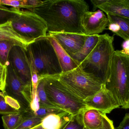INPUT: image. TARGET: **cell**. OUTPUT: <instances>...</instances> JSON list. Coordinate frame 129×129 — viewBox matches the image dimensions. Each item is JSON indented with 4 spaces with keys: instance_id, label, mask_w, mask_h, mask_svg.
<instances>
[{
    "instance_id": "1",
    "label": "cell",
    "mask_w": 129,
    "mask_h": 129,
    "mask_svg": "<svg viewBox=\"0 0 129 129\" xmlns=\"http://www.w3.org/2000/svg\"><path fill=\"white\" fill-rule=\"evenodd\" d=\"M30 11L44 20L48 34L58 33L84 34L81 20L85 12L89 11V6L82 0H49L43 1Z\"/></svg>"
},
{
    "instance_id": "2",
    "label": "cell",
    "mask_w": 129,
    "mask_h": 129,
    "mask_svg": "<svg viewBox=\"0 0 129 129\" xmlns=\"http://www.w3.org/2000/svg\"><path fill=\"white\" fill-rule=\"evenodd\" d=\"M26 50L31 73H37L39 80L62 73L59 62L48 35L29 44Z\"/></svg>"
},
{
    "instance_id": "3",
    "label": "cell",
    "mask_w": 129,
    "mask_h": 129,
    "mask_svg": "<svg viewBox=\"0 0 129 129\" xmlns=\"http://www.w3.org/2000/svg\"><path fill=\"white\" fill-rule=\"evenodd\" d=\"M114 37L106 33L99 35L96 46L79 66L85 72L93 76L105 85L110 75L114 53Z\"/></svg>"
},
{
    "instance_id": "4",
    "label": "cell",
    "mask_w": 129,
    "mask_h": 129,
    "mask_svg": "<svg viewBox=\"0 0 129 129\" xmlns=\"http://www.w3.org/2000/svg\"><path fill=\"white\" fill-rule=\"evenodd\" d=\"M106 88L113 94L120 107L129 103V55L122 50L114 51Z\"/></svg>"
},
{
    "instance_id": "5",
    "label": "cell",
    "mask_w": 129,
    "mask_h": 129,
    "mask_svg": "<svg viewBox=\"0 0 129 129\" xmlns=\"http://www.w3.org/2000/svg\"><path fill=\"white\" fill-rule=\"evenodd\" d=\"M61 84L73 95L84 101L101 90L103 83L79 67L57 75Z\"/></svg>"
},
{
    "instance_id": "6",
    "label": "cell",
    "mask_w": 129,
    "mask_h": 129,
    "mask_svg": "<svg viewBox=\"0 0 129 129\" xmlns=\"http://www.w3.org/2000/svg\"><path fill=\"white\" fill-rule=\"evenodd\" d=\"M57 75L43 78L48 100L55 107L72 116L79 114L87 108L84 101L70 93L61 84Z\"/></svg>"
},
{
    "instance_id": "7",
    "label": "cell",
    "mask_w": 129,
    "mask_h": 129,
    "mask_svg": "<svg viewBox=\"0 0 129 129\" xmlns=\"http://www.w3.org/2000/svg\"><path fill=\"white\" fill-rule=\"evenodd\" d=\"M11 22L14 29L31 42L47 35L46 23L31 11L20 10Z\"/></svg>"
},
{
    "instance_id": "8",
    "label": "cell",
    "mask_w": 129,
    "mask_h": 129,
    "mask_svg": "<svg viewBox=\"0 0 129 129\" xmlns=\"http://www.w3.org/2000/svg\"><path fill=\"white\" fill-rule=\"evenodd\" d=\"M17 101L20 106V111L30 110L32 101V86L25 84L16 74L10 64L7 66L6 85L4 92Z\"/></svg>"
},
{
    "instance_id": "9",
    "label": "cell",
    "mask_w": 129,
    "mask_h": 129,
    "mask_svg": "<svg viewBox=\"0 0 129 129\" xmlns=\"http://www.w3.org/2000/svg\"><path fill=\"white\" fill-rule=\"evenodd\" d=\"M8 62L20 79L26 85L31 86V71L26 50L16 45L9 54Z\"/></svg>"
},
{
    "instance_id": "10",
    "label": "cell",
    "mask_w": 129,
    "mask_h": 129,
    "mask_svg": "<svg viewBox=\"0 0 129 129\" xmlns=\"http://www.w3.org/2000/svg\"><path fill=\"white\" fill-rule=\"evenodd\" d=\"M87 108L98 110L102 113H110L114 109L120 107L113 94L103 85L100 91L84 100Z\"/></svg>"
},
{
    "instance_id": "11",
    "label": "cell",
    "mask_w": 129,
    "mask_h": 129,
    "mask_svg": "<svg viewBox=\"0 0 129 129\" xmlns=\"http://www.w3.org/2000/svg\"><path fill=\"white\" fill-rule=\"evenodd\" d=\"M108 24L107 16L100 10L85 12L81 20L83 32L86 36L99 35L104 32Z\"/></svg>"
},
{
    "instance_id": "12",
    "label": "cell",
    "mask_w": 129,
    "mask_h": 129,
    "mask_svg": "<svg viewBox=\"0 0 129 129\" xmlns=\"http://www.w3.org/2000/svg\"><path fill=\"white\" fill-rule=\"evenodd\" d=\"M54 38L70 56L78 52L84 45L85 35L70 33L47 34Z\"/></svg>"
},
{
    "instance_id": "13",
    "label": "cell",
    "mask_w": 129,
    "mask_h": 129,
    "mask_svg": "<svg viewBox=\"0 0 129 129\" xmlns=\"http://www.w3.org/2000/svg\"><path fill=\"white\" fill-rule=\"evenodd\" d=\"M98 8L107 14L129 19V0H107Z\"/></svg>"
},
{
    "instance_id": "14",
    "label": "cell",
    "mask_w": 129,
    "mask_h": 129,
    "mask_svg": "<svg viewBox=\"0 0 129 129\" xmlns=\"http://www.w3.org/2000/svg\"><path fill=\"white\" fill-rule=\"evenodd\" d=\"M7 40L26 49L31 42L19 34L13 27L11 21L0 23V41Z\"/></svg>"
},
{
    "instance_id": "15",
    "label": "cell",
    "mask_w": 129,
    "mask_h": 129,
    "mask_svg": "<svg viewBox=\"0 0 129 129\" xmlns=\"http://www.w3.org/2000/svg\"><path fill=\"white\" fill-rule=\"evenodd\" d=\"M109 21L108 29L124 41L129 40V19L107 14Z\"/></svg>"
},
{
    "instance_id": "16",
    "label": "cell",
    "mask_w": 129,
    "mask_h": 129,
    "mask_svg": "<svg viewBox=\"0 0 129 129\" xmlns=\"http://www.w3.org/2000/svg\"><path fill=\"white\" fill-rule=\"evenodd\" d=\"M79 114L85 129H95L101 125L106 114L95 109L86 108Z\"/></svg>"
},
{
    "instance_id": "17",
    "label": "cell",
    "mask_w": 129,
    "mask_h": 129,
    "mask_svg": "<svg viewBox=\"0 0 129 129\" xmlns=\"http://www.w3.org/2000/svg\"><path fill=\"white\" fill-rule=\"evenodd\" d=\"M48 36L59 62L62 73L70 71L78 67L79 66L77 64L61 47L56 40L52 36Z\"/></svg>"
},
{
    "instance_id": "18",
    "label": "cell",
    "mask_w": 129,
    "mask_h": 129,
    "mask_svg": "<svg viewBox=\"0 0 129 129\" xmlns=\"http://www.w3.org/2000/svg\"><path fill=\"white\" fill-rule=\"evenodd\" d=\"M99 39V35L86 36L85 43L81 49L77 53L70 56L78 66L91 53L97 45Z\"/></svg>"
},
{
    "instance_id": "19",
    "label": "cell",
    "mask_w": 129,
    "mask_h": 129,
    "mask_svg": "<svg viewBox=\"0 0 129 129\" xmlns=\"http://www.w3.org/2000/svg\"><path fill=\"white\" fill-rule=\"evenodd\" d=\"M68 113L50 114L43 118L41 124L44 129H60L63 118Z\"/></svg>"
},
{
    "instance_id": "20",
    "label": "cell",
    "mask_w": 129,
    "mask_h": 129,
    "mask_svg": "<svg viewBox=\"0 0 129 129\" xmlns=\"http://www.w3.org/2000/svg\"><path fill=\"white\" fill-rule=\"evenodd\" d=\"M25 116V112L20 111L18 113L3 115L2 118L4 128L5 129H16L22 122Z\"/></svg>"
},
{
    "instance_id": "21",
    "label": "cell",
    "mask_w": 129,
    "mask_h": 129,
    "mask_svg": "<svg viewBox=\"0 0 129 129\" xmlns=\"http://www.w3.org/2000/svg\"><path fill=\"white\" fill-rule=\"evenodd\" d=\"M79 114L73 116L68 114L63 118L62 125L60 129H83Z\"/></svg>"
},
{
    "instance_id": "22",
    "label": "cell",
    "mask_w": 129,
    "mask_h": 129,
    "mask_svg": "<svg viewBox=\"0 0 129 129\" xmlns=\"http://www.w3.org/2000/svg\"><path fill=\"white\" fill-rule=\"evenodd\" d=\"M43 118L34 116L31 111L25 112V118L15 129H30L41 123Z\"/></svg>"
},
{
    "instance_id": "23",
    "label": "cell",
    "mask_w": 129,
    "mask_h": 129,
    "mask_svg": "<svg viewBox=\"0 0 129 129\" xmlns=\"http://www.w3.org/2000/svg\"><path fill=\"white\" fill-rule=\"evenodd\" d=\"M16 45H17L11 41L4 40L0 41V62L2 64L7 66L9 65V54L13 47Z\"/></svg>"
},
{
    "instance_id": "24",
    "label": "cell",
    "mask_w": 129,
    "mask_h": 129,
    "mask_svg": "<svg viewBox=\"0 0 129 129\" xmlns=\"http://www.w3.org/2000/svg\"><path fill=\"white\" fill-rule=\"evenodd\" d=\"M36 95L39 101V107L57 108L50 102L48 98L47 94L45 90L44 81L43 79L39 81L37 89Z\"/></svg>"
},
{
    "instance_id": "25",
    "label": "cell",
    "mask_w": 129,
    "mask_h": 129,
    "mask_svg": "<svg viewBox=\"0 0 129 129\" xmlns=\"http://www.w3.org/2000/svg\"><path fill=\"white\" fill-rule=\"evenodd\" d=\"M20 9L8 8L0 5V23L11 21Z\"/></svg>"
},
{
    "instance_id": "26",
    "label": "cell",
    "mask_w": 129,
    "mask_h": 129,
    "mask_svg": "<svg viewBox=\"0 0 129 129\" xmlns=\"http://www.w3.org/2000/svg\"><path fill=\"white\" fill-rule=\"evenodd\" d=\"M31 112L34 116L44 118L50 114H59L65 111L56 107H40L37 111L35 112H32L31 111Z\"/></svg>"
},
{
    "instance_id": "27",
    "label": "cell",
    "mask_w": 129,
    "mask_h": 129,
    "mask_svg": "<svg viewBox=\"0 0 129 129\" xmlns=\"http://www.w3.org/2000/svg\"><path fill=\"white\" fill-rule=\"evenodd\" d=\"M5 94L0 95V114L3 115L17 114L20 112L9 106L5 100Z\"/></svg>"
},
{
    "instance_id": "28",
    "label": "cell",
    "mask_w": 129,
    "mask_h": 129,
    "mask_svg": "<svg viewBox=\"0 0 129 129\" xmlns=\"http://www.w3.org/2000/svg\"><path fill=\"white\" fill-rule=\"evenodd\" d=\"M0 5L20 9L25 8V0H0Z\"/></svg>"
},
{
    "instance_id": "29",
    "label": "cell",
    "mask_w": 129,
    "mask_h": 129,
    "mask_svg": "<svg viewBox=\"0 0 129 129\" xmlns=\"http://www.w3.org/2000/svg\"><path fill=\"white\" fill-rule=\"evenodd\" d=\"M7 66L3 65L0 62V91L4 92L6 85Z\"/></svg>"
},
{
    "instance_id": "30",
    "label": "cell",
    "mask_w": 129,
    "mask_h": 129,
    "mask_svg": "<svg viewBox=\"0 0 129 129\" xmlns=\"http://www.w3.org/2000/svg\"><path fill=\"white\" fill-rule=\"evenodd\" d=\"M95 129H115L113 125V122L108 118L105 114L103 122L101 125Z\"/></svg>"
},
{
    "instance_id": "31",
    "label": "cell",
    "mask_w": 129,
    "mask_h": 129,
    "mask_svg": "<svg viewBox=\"0 0 129 129\" xmlns=\"http://www.w3.org/2000/svg\"><path fill=\"white\" fill-rule=\"evenodd\" d=\"M5 101L9 106L16 110H20V106L17 101L8 95H5Z\"/></svg>"
},
{
    "instance_id": "32",
    "label": "cell",
    "mask_w": 129,
    "mask_h": 129,
    "mask_svg": "<svg viewBox=\"0 0 129 129\" xmlns=\"http://www.w3.org/2000/svg\"><path fill=\"white\" fill-rule=\"evenodd\" d=\"M43 1L38 0H25V9L30 10L33 8L38 6Z\"/></svg>"
},
{
    "instance_id": "33",
    "label": "cell",
    "mask_w": 129,
    "mask_h": 129,
    "mask_svg": "<svg viewBox=\"0 0 129 129\" xmlns=\"http://www.w3.org/2000/svg\"><path fill=\"white\" fill-rule=\"evenodd\" d=\"M117 129H129V113H126Z\"/></svg>"
},
{
    "instance_id": "34",
    "label": "cell",
    "mask_w": 129,
    "mask_h": 129,
    "mask_svg": "<svg viewBox=\"0 0 129 129\" xmlns=\"http://www.w3.org/2000/svg\"><path fill=\"white\" fill-rule=\"evenodd\" d=\"M107 0H91V2L93 5V11H95L100 5L107 2Z\"/></svg>"
},
{
    "instance_id": "35",
    "label": "cell",
    "mask_w": 129,
    "mask_h": 129,
    "mask_svg": "<svg viewBox=\"0 0 129 129\" xmlns=\"http://www.w3.org/2000/svg\"><path fill=\"white\" fill-rule=\"evenodd\" d=\"M122 50L125 54L129 55V40L124 41L122 44Z\"/></svg>"
},
{
    "instance_id": "36",
    "label": "cell",
    "mask_w": 129,
    "mask_h": 129,
    "mask_svg": "<svg viewBox=\"0 0 129 129\" xmlns=\"http://www.w3.org/2000/svg\"><path fill=\"white\" fill-rule=\"evenodd\" d=\"M30 129H44L42 127V126L41 124H39V125H38L36 126H35V127H33V128H32Z\"/></svg>"
},
{
    "instance_id": "37",
    "label": "cell",
    "mask_w": 129,
    "mask_h": 129,
    "mask_svg": "<svg viewBox=\"0 0 129 129\" xmlns=\"http://www.w3.org/2000/svg\"><path fill=\"white\" fill-rule=\"evenodd\" d=\"M121 108L124 109H129V103L128 104H127V105H125V106L121 107Z\"/></svg>"
},
{
    "instance_id": "38",
    "label": "cell",
    "mask_w": 129,
    "mask_h": 129,
    "mask_svg": "<svg viewBox=\"0 0 129 129\" xmlns=\"http://www.w3.org/2000/svg\"><path fill=\"white\" fill-rule=\"evenodd\" d=\"M5 95V94L4 92H0V95Z\"/></svg>"
},
{
    "instance_id": "39",
    "label": "cell",
    "mask_w": 129,
    "mask_h": 129,
    "mask_svg": "<svg viewBox=\"0 0 129 129\" xmlns=\"http://www.w3.org/2000/svg\"><path fill=\"white\" fill-rule=\"evenodd\" d=\"M85 129V128H84V129Z\"/></svg>"
}]
</instances>
